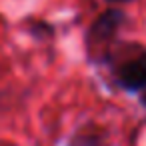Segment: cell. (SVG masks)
Segmentation results:
<instances>
[{
	"label": "cell",
	"instance_id": "5b68a950",
	"mask_svg": "<svg viewBox=\"0 0 146 146\" xmlns=\"http://www.w3.org/2000/svg\"><path fill=\"white\" fill-rule=\"evenodd\" d=\"M140 104H142V106L146 108V86H144V88L140 90Z\"/></svg>",
	"mask_w": 146,
	"mask_h": 146
},
{
	"label": "cell",
	"instance_id": "277c9868",
	"mask_svg": "<svg viewBox=\"0 0 146 146\" xmlns=\"http://www.w3.org/2000/svg\"><path fill=\"white\" fill-rule=\"evenodd\" d=\"M28 32H30V36L42 40V38H50L54 34V28L46 20H28Z\"/></svg>",
	"mask_w": 146,
	"mask_h": 146
},
{
	"label": "cell",
	"instance_id": "6da1fadb",
	"mask_svg": "<svg viewBox=\"0 0 146 146\" xmlns=\"http://www.w3.org/2000/svg\"><path fill=\"white\" fill-rule=\"evenodd\" d=\"M104 64L112 68L116 84L126 92H140L146 86V48L136 42L114 44Z\"/></svg>",
	"mask_w": 146,
	"mask_h": 146
},
{
	"label": "cell",
	"instance_id": "8992f818",
	"mask_svg": "<svg viewBox=\"0 0 146 146\" xmlns=\"http://www.w3.org/2000/svg\"><path fill=\"white\" fill-rule=\"evenodd\" d=\"M110 4H122V2H132V0H106Z\"/></svg>",
	"mask_w": 146,
	"mask_h": 146
},
{
	"label": "cell",
	"instance_id": "7a4b0ae2",
	"mask_svg": "<svg viewBox=\"0 0 146 146\" xmlns=\"http://www.w3.org/2000/svg\"><path fill=\"white\" fill-rule=\"evenodd\" d=\"M124 22H126V14L120 8H108L96 16V20L88 26L86 32V52L90 60L104 62Z\"/></svg>",
	"mask_w": 146,
	"mask_h": 146
},
{
	"label": "cell",
	"instance_id": "3957f363",
	"mask_svg": "<svg viewBox=\"0 0 146 146\" xmlns=\"http://www.w3.org/2000/svg\"><path fill=\"white\" fill-rule=\"evenodd\" d=\"M68 146H110L108 132L98 124H84L68 140Z\"/></svg>",
	"mask_w": 146,
	"mask_h": 146
}]
</instances>
